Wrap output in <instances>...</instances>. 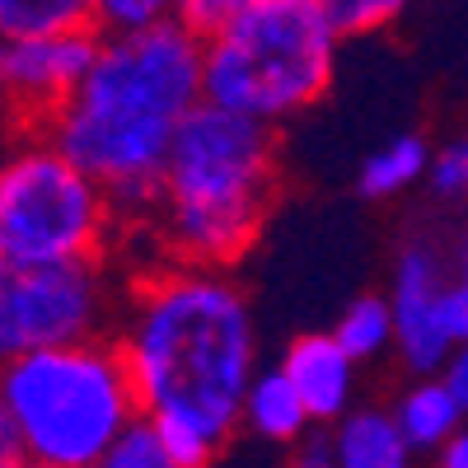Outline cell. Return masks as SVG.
Wrapping results in <instances>:
<instances>
[{
  "label": "cell",
  "mask_w": 468,
  "mask_h": 468,
  "mask_svg": "<svg viewBox=\"0 0 468 468\" xmlns=\"http://www.w3.org/2000/svg\"><path fill=\"white\" fill-rule=\"evenodd\" d=\"M202 103L207 43L169 19L136 33H103L90 80L37 136L103 183L117 211H150L165 202L169 150Z\"/></svg>",
  "instance_id": "cell-1"
},
{
  "label": "cell",
  "mask_w": 468,
  "mask_h": 468,
  "mask_svg": "<svg viewBox=\"0 0 468 468\" xmlns=\"http://www.w3.org/2000/svg\"><path fill=\"white\" fill-rule=\"evenodd\" d=\"M122 351L150 421L187 426L216 450L244 426L258 379V328L229 277L211 267H174L145 282Z\"/></svg>",
  "instance_id": "cell-2"
},
{
  "label": "cell",
  "mask_w": 468,
  "mask_h": 468,
  "mask_svg": "<svg viewBox=\"0 0 468 468\" xmlns=\"http://www.w3.org/2000/svg\"><path fill=\"white\" fill-rule=\"evenodd\" d=\"M277 192V141L271 127L244 112L202 103L183 122L165 165V239L187 267L244 258Z\"/></svg>",
  "instance_id": "cell-3"
},
{
  "label": "cell",
  "mask_w": 468,
  "mask_h": 468,
  "mask_svg": "<svg viewBox=\"0 0 468 468\" xmlns=\"http://www.w3.org/2000/svg\"><path fill=\"white\" fill-rule=\"evenodd\" d=\"M141 412L127 351L99 337L28 351L5 361L0 375V417L15 421L24 459L48 468H94Z\"/></svg>",
  "instance_id": "cell-4"
},
{
  "label": "cell",
  "mask_w": 468,
  "mask_h": 468,
  "mask_svg": "<svg viewBox=\"0 0 468 468\" xmlns=\"http://www.w3.org/2000/svg\"><path fill=\"white\" fill-rule=\"evenodd\" d=\"M337 48L319 0H258L207 43V103L277 127L328 94Z\"/></svg>",
  "instance_id": "cell-5"
},
{
  "label": "cell",
  "mask_w": 468,
  "mask_h": 468,
  "mask_svg": "<svg viewBox=\"0 0 468 468\" xmlns=\"http://www.w3.org/2000/svg\"><path fill=\"white\" fill-rule=\"evenodd\" d=\"M108 192L43 136L0 169V271L90 262L108 225Z\"/></svg>",
  "instance_id": "cell-6"
},
{
  "label": "cell",
  "mask_w": 468,
  "mask_h": 468,
  "mask_svg": "<svg viewBox=\"0 0 468 468\" xmlns=\"http://www.w3.org/2000/svg\"><path fill=\"white\" fill-rule=\"evenodd\" d=\"M103 319V286L94 262H52L0 271V351L5 361L28 351L94 342Z\"/></svg>",
  "instance_id": "cell-7"
},
{
  "label": "cell",
  "mask_w": 468,
  "mask_h": 468,
  "mask_svg": "<svg viewBox=\"0 0 468 468\" xmlns=\"http://www.w3.org/2000/svg\"><path fill=\"white\" fill-rule=\"evenodd\" d=\"M99 48H103L99 28L5 37V43H0V85H5L10 108L33 132H48V122L90 80Z\"/></svg>",
  "instance_id": "cell-8"
},
{
  "label": "cell",
  "mask_w": 468,
  "mask_h": 468,
  "mask_svg": "<svg viewBox=\"0 0 468 468\" xmlns=\"http://www.w3.org/2000/svg\"><path fill=\"white\" fill-rule=\"evenodd\" d=\"M450 277H445V262L441 253L426 244V239H412L399 262H394V324H399V356L412 375H441L445 361L454 356V337H450V324H445V295H450Z\"/></svg>",
  "instance_id": "cell-9"
},
{
  "label": "cell",
  "mask_w": 468,
  "mask_h": 468,
  "mask_svg": "<svg viewBox=\"0 0 468 468\" xmlns=\"http://www.w3.org/2000/svg\"><path fill=\"white\" fill-rule=\"evenodd\" d=\"M282 370L295 384V394L304 399L314 421H346L351 399H356V361L342 351V342L333 333H300L291 337V346L282 351Z\"/></svg>",
  "instance_id": "cell-10"
},
{
  "label": "cell",
  "mask_w": 468,
  "mask_h": 468,
  "mask_svg": "<svg viewBox=\"0 0 468 468\" xmlns=\"http://www.w3.org/2000/svg\"><path fill=\"white\" fill-rule=\"evenodd\" d=\"M388 412H394L403 441H408L417 454H431V459L454 441V431H459L463 417H468L463 403L450 394V384H445L441 375H426V379H417L412 388H403Z\"/></svg>",
  "instance_id": "cell-11"
},
{
  "label": "cell",
  "mask_w": 468,
  "mask_h": 468,
  "mask_svg": "<svg viewBox=\"0 0 468 468\" xmlns=\"http://www.w3.org/2000/svg\"><path fill=\"white\" fill-rule=\"evenodd\" d=\"M333 441L342 468H417V450L403 441L394 412L384 408H356L346 421H337Z\"/></svg>",
  "instance_id": "cell-12"
},
{
  "label": "cell",
  "mask_w": 468,
  "mask_h": 468,
  "mask_svg": "<svg viewBox=\"0 0 468 468\" xmlns=\"http://www.w3.org/2000/svg\"><path fill=\"white\" fill-rule=\"evenodd\" d=\"M244 426L258 436V441H271V445H300L309 436V426H314V417H309L304 399L295 394V384L286 379V370H262L249 388V403H244Z\"/></svg>",
  "instance_id": "cell-13"
},
{
  "label": "cell",
  "mask_w": 468,
  "mask_h": 468,
  "mask_svg": "<svg viewBox=\"0 0 468 468\" xmlns=\"http://www.w3.org/2000/svg\"><path fill=\"white\" fill-rule=\"evenodd\" d=\"M431 160H436L431 145H426L417 132H403L394 141H384L361 165L356 187H361V197H370V202H388V197H399V192L417 187L421 178H431Z\"/></svg>",
  "instance_id": "cell-14"
},
{
  "label": "cell",
  "mask_w": 468,
  "mask_h": 468,
  "mask_svg": "<svg viewBox=\"0 0 468 468\" xmlns=\"http://www.w3.org/2000/svg\"><path fill=\"white\" fill-rule=\"evenodd\" d=\"M333 337L342 342V351L351 361H375L384 356L388 346H399V324H394V304L379 300V295H356L346 309H342V319L333 324Z\"/></svg>",
  "instance_id": "cell-15"
},
{
  "label": "cell",
  "mask_w": 468,
  "mask_h": 468,
  "mask_svg": "<svg viewBox=\"0 0 468 468\" xmlns=\"http://www.w3.org/2000/svg\"><path fill=\"white\" fill-rule=\"evenodd\" d=\"M70 28H99V0H0V33L5 37Z\"/></svg>",
  "instance_id": "cell-16"
},
{
  "label": "cell",
  "mask_w": 468,
  "mask_h": 468,
  "mask_svg": "<svg viewBox=\"0 0 468 468\" xmlns=\"http://www.w3.org/2000/svg\"><path fill=\"white\" fill-rule=\"evenodd\" d=\"M328 24L337 28V37H366L394 24L412 0H319Z\"/></svg>",
  "instance_id": "cell-17"
},
{
  "label": "cell",
  "mask_w": 468,
  "mask_h": 468,
  "mask_svg": "<svg viewBox=\"0 0 468 468\" xmlns=\"http://www.w3.org/2000/svg\"><path fill=\"white\" fill-rule=\"evenodd\" d=\"M94 468H178V463H174V454L165 450L160 431H154V421L141 417L132 431L117 441Z\"/></svg>",
  "instance_id": "cell-18"
},
{
  "label": "cell",
  "mask_w": 468,
  "mask_h": 468,
  "mask_svg": "<svg viewBox=\"0 0 468 468\" xmlns=\"http://www.w3.org/2000/svg\"><path fill=\"white\" fill-rule=\"evenodd\" d=\"M183 0H99V33H136L178 19Z\"/></svg>",
  "instance_id": "cell-19"
},
{
  "label": "cell",
  "mask_w": 468,
  "mask_h": 468,
  "mask_svg": "<svg viewBox=\"0 0 468 468\" xmlns=\"http://www.w3.org/2000/svg\"><path fill=\"white\" fill-rule=\"evenodd\" d=\"M258 5V0H183L178 5V24L192 28L202 37V43H211L216 33H225L239 15H249Z\"/></svg>",
  "instance_id": "cell-20"
},
{
  "label": "cell",
  "mask_w": 468,
  "mask_h": 468,
  "mask_svg": "<svg viewBox=\"0 0 468 468\" xmlns=\"http://www.w3.org/2000/svg\"><path fill=\"white\" fill-rule=\"evenodd\" d=\"M426 183L436 187V197H450V202L468 197V132L454 136V141H445V145L436 150L431 178H426Z\"/></svg>",
  "instance_id": "cell-21"
},
{
  "label": "cell",
  "mask_w": 468,
  "mask_h": 468,
  "mask_svg": "<svg viewBox=\"0 0 468 468\" xmlns=\"http://www.w3.org/2000/svg\"><path fill=\"white\" fill-rule=\"evenodd\" d=\"M154 431H160V441H165V450L174 454V463L178 468H211V459L220 454L207 436H197V431H187V426H174V421H154Z\"/></svg>",
  "instance_id": "cell-22"
},
{
  "label": "cell",
  "mask_w": 468,
  "mask_h": 468,
  "mask_svg": "<svg viewBox=\"0 0 468 468\" xmlns=\"http://www.w3.org/2000/svg\"><path fill=\"white\" fill-rule=\"evenodd\" d=\"M291 468H342L337 441H333V436H304V441L291 450Z\"/></svg>",
  "instance_id": "cell-23"
},
{
  "label": "cell",
  "mask_w": 468,
  "mask_h": 468,
  "mask_svg": "<svg viewBox=\"0 0 468 468\" xmlns=\"http://www.w3.org/2000/svg\"><path fill=\"white\" fill-rule=\"evenodd\" d=\"M445 324L454 342H468V277H459L445 295Z\"/></svg>",
  "instance_id": "cell-24"
},
{
  "label": "cell",
  "mask_w": 468,
  "mask_h": 468,
  "mask_svg": "<svg viewBox=\"0 0 468 468\" xmlns=\"http://www.w3.org/2000/svg\"><path fill=\"white\" fill-rule=\"evenodd\" d=\"M441 379L450 384V394H454V399L463 403V412H468V342H459V346H454V356L445 361Z\"/></svg>",
  "instance_id": "cell-25"
},
{
  "label": "cell",
  "mask_w": 468,
  "mask_h": 468,
  "mask_svg": "<svg viewBox=\"0 0 468 468\" xmlns=\"http://www.w3.org/2000/svg\"><path fill=\"white\" fill-rule=\"evenodd\" d=\"M431 468H468V417H463V426L454 431V441L431 459Z\"/></svg>",
  "instance_id": "cell-26"
},
{
  "label": "cell",
  "mask_w": 468,
  "mask_h": 468,
  "mask_svg": "<svg viewBox=\"0 0 468 468\" xmlns=\"http://www.w3.org/2000/svg\"><path fill=\"white\" fill-rule=\"evenodd\" d=\"M459 262H463V277H468V229H463V249H459Z\"/></svg>",
  "instance_id": "cell-27"
},
{
  "label": "cell",
  "mask_w": 468,
  "mask_h": 468,
  "mask_svg": "<svg viewBox=\"0 0 468 468\" xmlns=\"http://www.w3.org/2000/svg\"><path fill=\"white\" fill-rule=\"evenodd\" d=\"M5 468H48V463H33V459H24V463H5Z\"/></svg>",
  "instance_id": "cell-28"
}]
</instances>
